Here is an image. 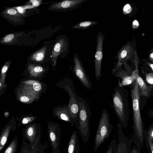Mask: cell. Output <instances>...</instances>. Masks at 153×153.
Returning <instances> with one entry per match:
<instances>
[{
    "label": "cell",
    "instance_id": "obj_36",
    "mask_svg": "<svg viewBox=\"0 0 153 153\" xmlns=\"http://www.w3.org/2000/svg\"><path fill=\"white\" fill-rule=\"evenodd\" d=\"M51 153H60V152H58L52 149Z\"/></svg>",
    "mask_w": 153,
    "mask_h": 153
},
{
    "label": "cell",
    "instance_id": "obj_4",
    "mask_svg": "<svg viewBox=\"0 0 153 153\" xmlns=\"http://www.w3.org/2000/svg\"><path fill=\"white\" fill-rule=\"evenodd\" d=\"M112 128L108 111L106 108H104L102 112L95 137L94 152L96 151L101 145L109 137Z\"/></svg>",
    "mask_w": 153,
    "mask_h": 153
},
{
    "label": "cell",
    "instance_id": "obj_2",
    "mask_svg": "<svg viewBox=\"0 0 153 153\" xmlns=\"http://www.w3.org/2000/svg\"><path fill=\"white\" fill-rule=\"evenodd\" d=\"M127 91L119 85L114 89L112 94L114 109L122 127L127 126L128 117Z\"/></svg>",
    "mask_w": 153,
    "mask_h": 153
},
{
    "label": "cell",
    "instance_id": "obj_26",
    "mask_svg": "<svg viewBox=\"0 0 153 153\" xmlns=\"http://www.w3.org/2000/svg\"><path fill=\"white\" fill-rule=\"evenodd\" d=\"M147 82L151 84H153V73H150L146 76Z\"/></svg>",
    "mask_w": 153,
    "mask_h": 153
},
{
    "label": "cell",
    "instance_id": "obj_22",
    "mask_svg": "<svg viewBox=\"0 0 153 153\" xmlns=\"http://www.w3.org/2000/svg\"><path fill=\"white\" fill-rule=\"evenodd\" d=\"M117 144L116 140L112 139L109 143L106 153H117Z\"/></svg>",
    "mask_w": 153,
    "mask_h": 153
},
{
    "label": "cell",
    "instance_id": "obj_5",
    "mask_svg": "<svg viewBox=\"0 0 153 153\" xmlns=\"http://www.w3.org/2000/svg\"><path fill=\"white\" fill-rule=\"evenodd\" d=\"M65 88L70 95V100L68 105L70 114L71 118V126L75 125L76 126L78 124L79 117V107L77 94L75 90V87L72 80H68Z\"/></svg>",
    "mask_w": 153,
    "mask_h": 153
},
{
    "label": "cell",
    "instance_id": "obj_21",
    "mask_svg": "<svg viewBox=\"0 0 153 153\" xmlns=\"http://www.w3.org/2000/svg\"><path fill=\"white\" fill-rule=\"evenodd\" d=\"M46 50V47H44L34 52L31 55L30 59L31 60L37 62L42 61L44 58Z\"/></svg>",
    "mask_w": 153,
    "mask_h": 153
},
{
    "label": "cell",
    "instance_id": "obj_32",
    "mask_svg": "<svg viewBox=\"0 0 153 153\" xmlns=\"http://www.w3.org/2000/svg\"><path fill=\"white\" fill-rule=\"evenodd\" d=\"M130 153H140L136 146H134L131 150Z\"/></svg>",
    "mask_w": 153,
    "mask_h": 153
},
{
    "label": "cell",
    "instance_id": "obj_10",
    "mask_svg": "<svg viewBox=\"0 0 153 153\" xmlns=\"http://www.w3.org/2000/svg\"><path fill=\"white\" fill-rule=\"evenodd\" d=\"M61 129L57 125L49 123L48 125V140L53 150L59 152Z\"/></svg>",
    "mask_w": 153,
    "mask_h": 153
},
{
    "label": "cell",
    "instance_id": "obj_9",
    "mask_svg": "<svg viewBox=\"0 0 153 153\" xmlns=\"http://www.w3.org/2000/svg\"><path fill=\"white\" fill-rule=\"evenodd\" d=\"M23 136L32 146L35 147L41 143V130L36 124H31L27 126L23 131Z\"/></svg>",
    "mask_w": 153,
    "mask_h": 153
},
{
    "label": "cell",
    "instance_id": "obj_38",
    "mask_svg": "<svg viewBox=\"0 0 153 153\" xmlns=\"http://www.w3.org/2000/svg\"><path fill=\"white\" fill-rule=\"evenodd\" d=\"M150 57L152 58H153V53H152L150 55Z\"/></svg>",
    "mask_w": 153,
    "mask_h": 153
},
{
    "label": "cell",
    "instance_id": "obj_27",
    "mask_svg": "<svg viewBox=\"0 0 153 153\" xmlns=\"http://www.w3.org/2000/svg\"><path fill=\"white\" fill-rule=\"evenodd\" d=\"M34 118L33 117H27L23 119L22 121L21 124H27L33 121Z\"/></svg>",
    "mask_w": 153,
    "mask_h": 153
},
{
    "label": "cell",
    "instance_id": "obj_37",
    "mask_svg": "<svg viewBox=\"0 0 153 153\" xmlns=\"http://www.w3.org/2000/svg\"><path fill=\"white\" fill-rule=\"evenodd\" d=\"M150 66L152 68V70L153 71V64H151L150 65Z\"/></svg>",
    "mask_w": 153,
    "mask_h": 153
},
{
    "label": "cell",
    "instance_id": "obj_24",
    "mask_svg": "<svg viewBox=\"0 0 153 153\" xmlns=\"http://www.w3.org/2000/svg\"><path fill=\"white\" fill-rule=\"evenodd\" d=\"M143 136L148 151L150 153H153V142L149 140L144 133Z\"/></svg>",
    "mask_w": 153,
    "mask_h": 153
},
{
    "label": "cell",
    "instance_id": "obj_23",
    "mask_svg": "<svg viewBox=\"0 0 153 153\" xmlns=\"http://www.w3.org/2000/svg\"><path fill=\"white\" fill-rule=\"evenodd\" d=\"M28 69L32 74L35 75L43 71V68L40 66L33 65H28Z\"/></svg>",
    "mask_w": 153,
    "mask_h": 153
},
{
    "label": "cell",
    "instance_id": "obj_34",
    "mask_svg": "<svg viewBox=\"0 0 153 153\" xmlns=\"http://www.w3.org/2000/svg\"><path fill=\"white\" fill-rule=\"evenodd\" d=\"M17 10L20 13L22 14L24 13V10L23 9L20 7H17Z\"/></svg>",
    "mask_w": 153,
    "mask_h": 153
},
{
    "label": "cell",
    "instance_id": "obj_33",
    "mask_svg": "<svg viewBox=\"0 0 153 153\" xmlns=\"http://www.w3.org/2000/svg\"><path fill=\"white\" fill-rule=\"evenodd\" d=\"M130 6L129 4H126L124 7L123 10L124 12H127L129 9L130 8Z\"/></svg>",
    "mask_w": 153,
    "mask_h": 153
},
{
    "label": "cell",
    "instance_id": "obj_1",
    "mask_svg": "<svg viewBox=\"0 0 153 153\" xmlns=\"http://www.w3.org/2000/svg\"><path fill=\"white\" fill-rule=\"evenodd\" d=\"M134 84L131 91L132 105L133 111V131L134 135L131 140L138 150L141 152V149L144 146L143 136L144 127L142 120L140 110V93L136 79Z\"/></svg>",
    "mask_w": 153,
    "mask_h": 153
},
{
    "label": "cell",
    "instance_id": "obj_7",
    "mask_svg": "<svg viewBox=\"0 0 153 153\" xmlns=\"http://www.w3.org/2000/svg\"><path fill=\"white\" fill-rule=\"evenodd\" d=\"M74 70L82 84L88 89L92 88L91 82L87 74L82 62L76 52L73 56Z\"/></svg>",
    "mask_w": 153,
    "mask_h": 153
},
{
    "label": "cell",
    "instance_id": "obj_15",
    "mask_svg": "<svg viewBox=\"0 0 153 153\" xmlns=\"http://www.w3.org/2000/svg\"><path fill=\"white\" fill-rule=\"evenodd\" d=\"M67 153H80V146L76 131L74 130L69 139Z\"/></svg>",
    "mask_w": 153,
    "mask_h": 153
},
{
    "label": "cell",
    "instance_id": "obj_35",
    "mask_svg": "<svg viewBox=\"0 0 153 153\" xmlns=\"http://www.w3.org/2000/svg\"><path fill=\"white\" fill-rule=\"evenodd\" d=\"M133 24L134 25H137V26H138L139 25V24L136 20H134L133 22Z\"/></svg>",
    "mask_w": 153,
    "mask_h": 153
},
{
    "label": "cell",
    "instance_id": "obj_30",
    "mask_svg": "<svg viewBox=\"0 0 153 153\" xmlns=\"http://www.w3.org/2000/svg\"><path fill=\"white\" fill-rule=\"evenodd\" d=\"M33 88L35 91H38L41 90V85L39 83H35L33 84Z\"/></svg>",
    "mask_w": 153,
    "mask_h": 153
},
{
    "label": "cell",
    "instance_id": "obj_28",
    "mask_svg": "<svg viewBox=\"0 0 153 153\" xmlns=\"http://www.w3.org/2000/svg\"><path fill=\"white\" fill-rule=\"evenodd\" d=\"M10 61H9L6 63L3 67L1 71L2 74H5L7 71L10 63Z\"/></svg>",
    "mask_w": 153,
    "mask_h": 153
},
{
    "label": "cell",
    "instance_id": "obj_16",
    "mask_svg": "<svg viewBox=\"0 0 153 153\" xmlns=\"http://www.w3.org/2000/svg\"><path fill=\"white\" fill-rule=\"evenodd\" d=\"M16 128L12 123L7 125L2 130L0 136V151L6 143L11 131H14Z\"/></svg>",
    "mask_w": 153,
    "mask_h": 153
},
{
    "label": "cell",
    "instance_id": "obj_19",
    "mask_svg": "<svg viewBox=\"0 0 153 153\" xmlns=\"http://www.w3.org/2000/svg\"><path fill=\"white\" fill-rule=\"evenodd\" d=\"M99 22L91 20H85L80 22L74 25L72 29L84 30L87 29L92 26L95 25Z\"/></svg>",
    "mask_w": 153,
    "mask_h": 153
},
{
    "label": "cell",
    "instance_id": "obj_13",
    "mask_svg": "<svg viewBox=\"0 0 153 153\" xmlns=\"http://www.w3.org/2000/svg\"><path fill=\"white\" fill-rule=\"evenodd\" d=\"M22 143L19 153H45L48 147L47 141L44 144L40 143L33 147L23 137Z\"/></svg>",
    "mask_w": 153,
    "mask_h": 153
},
{
    "label": "cell",
    "instance_id": "obj_6",
    "mask_svg": "<svg viewBox=\"0 0 153 153\" xmlns=\"http://www.w3.org/2000/svg\"><path fill=\"white\" fill-rule=\"evenodd\" d=\"M105 38L104 34L101 32L98 31L96 38L97 45L94 60L95 74L97 82L99 81L102 76V63L103 58V47Z\"/></svg>",
    "mask_w": 153,
    "mask_h": 153
},
{
    "label": "cell",
    "instance_id": "obj_18",
    "mask_svg": "<svg viewBox=\"0 0 153 153\" xmlns=\"http://www.w3.org/2000/svg\"><path fill=\"white\" fill-rule=\"evenodd\" d=\"M22 33H11L4 36L0 40V43L6 45H11L17 42L19 38L22 35Z\"/></svg>",
    "mask_w": 153,
    "mask_h": 153
},
{
    "label": "cell",
    "instance_id": "obj_12",
    "mask_svg": "<svg viewBox=\"0 0 153 153\" xmlns=\"http://www.w3.org/2000/svg\"><path fill=\"white\" fill-rule=\"evenodd\" d=\"M69 49L68 39L66 37L59 39L55 44L52 50L51 57L53 65H56L58 56L60 54L65 56L68 54Z\"/></svg>",
    "mask_w": 153,
    "mask_h": 153
},
{
    "label": "cell",
    "instance_id": "obj_29",
    "mask_svg": "<svg viewBox=\"0 0 153 153\" xmlns=\"http://www.w3.org/2000/svg\"><path fill=\"white\" fill-rule=\"evenodd\" d=\"M42 1L41 0H31L29 3L31 4L34 7H37L39 5L42 3Z\"/></svg>",
    "mask_w": 153,
    "mask_h": 153
},
{
    "label": "cell",
    "instance_id": "obj_20",
    "mask_svg": "<svg viewBox=\"0 0 153 153\" xmlns=\"http://www.w3.org/2000/svg\"><path fill=\"white\" fill-rule=\"evenodd\" d=\"M18 137L15 136L3 153H16L18 146Z\"/></svg>",
    "mask_w": 153,
    "mask_h": 153
},
{
    "label": "cell",
    "instance_id": "obj_25",
    "mask_svg": "<svg viewBox=\"0 0 153 153\" xmlns=\"http://www.w3.org/2000/svg\"><path fill=\"white\" fill-rule=\"evenodd\" d=\"M143 133L149 140L153 142V125L150 126L147 130H144Z\"/></svg>",
    "mask_w": 153,
    "mask_h": 153
},
{
    "label": "cell",
    "instance_id": "obj_11",
    "mask_svg": "<svg viewBox=\"0 0 153 153\" xmlns=\"http://www.w3.org/2000/svg\"><path fill=\"white\" fill-rule=\"evenodd\" d=\"M117 127L118 143L117 153H130L132 141L131 139L127 137L123 133L120 123H118Z\"/></svg>",
    "mask_w": 153,
    "mask_h": 153
},
{
    "label": "cell",
    "instance_id": "obj_3",
    "mask_svg": "<svg viewBox=\"0 0 153 153\" xmlns=\"http://www.w3.org/2000/svg\"><path fill=\"white\" fill-rule=\"evenodd\" d=\"M79 107L78 124L76 127L78 133L84 144L88 142L90 136L89 125L91 111L87 101L77 95Z\"/></svg>",
    "mask_w": 153,
    "mask_h": 153
},
{
    "label": "cell",
    "instance_id": "obj_31",
    "mask_svg": "<svg viewBox=\"0 0 153 153\" xmlns=\"http://www.w3.org/2000/svg\"><path fill=\"white\" fill-rule=\"evenodd\" d=\"M20 101L22 102H26L29 101V99L26 96H22L20 97Z\"/></svg>",
    "mask_w": 153,
    "mask_h": 153
},
{
    "label": "cell",
    "instance_id": "obj_8",
    "mask_svg": "<svg viewBox=\"0 0 153 153\" xmlns=\"http://www.w3.org/2000/svg\"><path fill=\"white\" fill-rule=\"evenodd\" d=\"M88 0H65L52 3L49 8L50 10L68 12L83 6Z\"/></svg>",
    "mask_w": 153,
    "mask_h": 153
},
{
    "label": "cell",
    "instance_id": "obj_14",
    "mask_svg": "<svg viewBox=\"0 0 153 153\" xmlns=\"http://www.w3.org/2000/svg\"><path fill=\"white\" fill-rule=\"evenodd\" d=\"M2 16L15 23L20 22L22 16L17 10L13 8H9L3 11L1 13Z\"/></svg>",
    "mask_w": 153,
    "mask_h": 153
},
{
    "label": "cell",
    "instance_id": "obj_39",
    "mask_svg": "<svg viewBox=\"0 0 153 153\" xmlns=\"http://www.w3.org/2000/svg\"><path fill=\"white\" fill-rule=\"evenodd\" d=\"M152 116H153V113H152Z\"/></svg>",
    "mask_w": 153,
    "mask_h": 153
},
{
    "label": "cell",
    "instance_id": "obj_17",
    "mask_svg": "<svg viewBox=\"0 0 153 153\" xmlns=\"http://www.w3.org/2000/svg\"><path fill=\"white\" fill-rule=\"evenodd\" d=\"M135 79L138 85L140 95L148 97L149 92V88L138 73L136 74Z\"/></svg>",
    "mask_w": 153,
    "mask_h": 153
}]
</instances>
